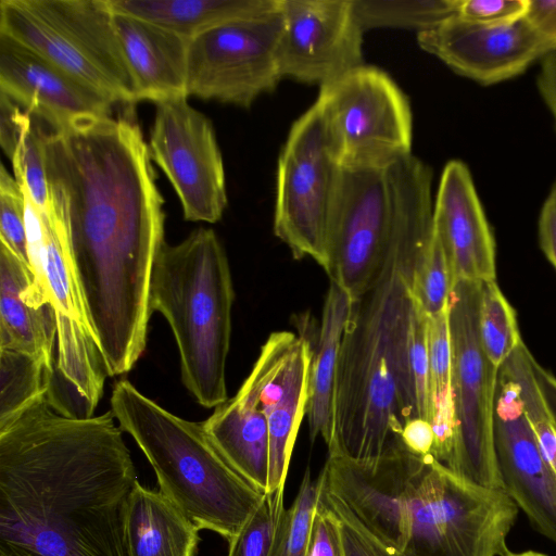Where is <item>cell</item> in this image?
I'll use <instances>...</instances> for the list:
<instances>
[{"instance_id": "22", "label": "cell", "mask_w": 556, "mask_h": 556, "mask_svg": "<svg viewBox=\"0 0 556 556\" xmlns=\"http://www.w3.org/2000/svg\"><path fill=\"white\" fill-rule=\"evenodd\" d=\"M31 283L30 267L0 243V349L42 361L54 377V315L49 306L34 307L23 298Z\"/></svg>"}, {"instance_id": "6", "label": "cell", "mask_w": 556, "mask_h": 556, "mask_svg": "<svg viewBox=\"0 0 556 556\" xmlns=\"http://www.w3.org/2000/svg\"><path fill=\"white\" fill-rule=\"evenodd\" d=\"M233 300L228 258L213 229L199 228L177 244L162 243L151 277L150 308L166 318L177 343L182 382L206 408L228 400Z\"/></svg>"}, {"instance_id": "41", "label": "cell", "mask_w": 556, "mask_h": 556, "mask_svg": "<svg viewBox=\"0 0 556 556\" xmlns=\"http://www.w3.org/2000/svg\"><path fill=\"white\" fill-rule=\"evenodd\" d=\"M539 241L546 258L556 269V184L545 199L539 216Z\"/></svg>"}, {"instance_id": "23", "label": "cell", "mask_w": 556, "mask_h": 556, "mask_svg": "<svg viewBox=\"0 0 556 556\" xmlns=\"http://www.w3.org/2000/svg\"><path fill=\"white\" fill-rule=\"evenodd\" d=\"M200 530L160 490L136 481L125 513L128 556H195Z\"/></svg>"}, {"instance_id": "43", "label": "cell", "mask_w": 556, "mask_h": 556, "mask_svg": "<svg viewBox=\"0 0 556 556\" xmlns=\"http://www.w3.org/2000/svg\"><path fill=\"white\" fill-rule=\"evenodd\" d=\"M538 88L556 124V49L542 58Z\"/></svg>"}, {"instance_id": "31", "label": "cell", "mask_w": 556, "mask_h": 556, "mask_svg": "<svg viewBox=\"0 0 556 556\" xmlns=\"http://www.w3.org/2000/svg\"><path fill=\"white\" fill-rule=\"evenodd\" d=\"M319 491L318 478L312 480L307 469L292 505L283 511L273 556L307 555Z\"/></svg>"}, {"instance_id": "16", "label": "cell", "mask_w": 556, "mask_h": 556, "mask_svg": "<svg viewBox=\"0 0 556 556\" xmlns=\"http://www.w3.org/2000/svg\"><path fill=\"white\" fill-rule=\"evenodd\" d=\"M494 446L504 491L533 528L556 544V479L526 418L518 386L504 366L496 387Z\"/></svg>"}, {"instance_id": "2", "label": "cell", "mask_w": 556, "mask_h": 556, "mask_svg": "<svg viewBox=\"0 0 556 556\" xmlns=\"http://www.w3.org/2000/svg\"><path fill=\"white\" fill-rule=\"evenodd\" d=\"M115 420L63 414L47 393L0 426V556H128L137 475Z\"/></svg>"}, {"instance_id": "11", "label": "cell", "mask_w": 556, "mask_h": 556, "mask_svg": "<svg viewBox=\"0 0 556 556\" xmlns=\"http://www.w3.org/2000/svg\"><path fill=\"white\" fill-rule=\"evenodd\" d=\"M281 30L279 0L271 11L224 23L190 40L188 96L250 108L282 78Z\"/></svg>"}, {"instance_id": "13", "label": "cell", "mask_w": 556, "mask_h": 556, "mask_svg": "<svg viewBox=\"0 0 556 556\" xmlns=\"http://www.w3.org/2000/svg\"><path fill=\"white\" fill-rule=\"evenodd\" d=\"M149 149L175 189L185 219L218 222L227 206V191L211 121L187 98L159 103Z\"/></svg>"}, {"instance_id": "9", "label": "cell", "mask_w": 556, "mask_h": 556, "mask_svg": "<svg viewBox=\"0 0 556 556\" xmlns=\"http://www.w3.org/2000/svg\"><path fill=\"white\" fill-rule=\"evenodd\" d=\"M341 167L387 168L410 154L409 102L381 70L362 65L324 85L316 100Z\"/></svg>"}, {"instance_id": "36", "label": "cell", "mask_w": 556, "mask_h": 556, "mask_svg": "<svg viewBox=\"0 0 556 556\" xmlns=\"http://www.w3.org/2000/svg\"><path fill=\"white\" fill-rule=\"evenodd\" d=\"M319 480V479H318ZM319 496L339 519L346 556H407L371 534L334 494L320 483Z\"/></svg>"}, {"instance_id": "3", "label": "cell", "mask_w": 556, "mask_h": 556, "mask_svg": "<svg viewBox=\"0 0 556 556\" xmlns=\"http://www.w3.org/2000/svg\"><path fill=\"white\" fill-rule=\"evenodd\" d=\"M391 231L383 266L352 303L336 377L328 454L374 463L403 447L402 430L419 418L410 372L414 277L433 235L432 172L416 157L387 170Z\"/></svg>"}, {"instance_id": "32", "label": "cell", "mask_w": 556, "mask_h": 556, "mask_svg": "<svg viewBox=\"0 0 556 556\" xmlns=\"http://www.w3.org/2000/svg\"><path fill=\"white\" fill-rule=\"evenodd\" d=\"M453 280L444 250L434 233L415 271L413 293L427 316L448 305Z\"/></svg>"}, {"instance_id": "8", "label": "cell", "mask_w": 556, "mask_h": 556, "mask_svg": "<svg viewBox=\"0 0 556 556\" xmlns=\"http://www.w3.org/2000/svg\"><path fill=\"white\" fill-rule=\"evenodd\" d=\"M481 283H454L448 301L455 438L445 465L477 484L503 489L494 446V409L498 370L481 345Z\"/></svg>"}, {"instance_id": "15", "label": "cell", "mask_w": 556, "mask_h": 556, "mask_svg": "<svg viewBox=\"0 0 556 556\" xmlns=\"http://www.w3.org/2000/svg\"><path fill=\"white\" fill-rule=\"evenodd\" d=\"M313 345L307 336L270 333L247 380L267 419L268 491L282 493L294 442L306 413Z\"/></svg>"}, {"instance_id": "25", "label": "cell", "mask_w": 556, "mask_h": 556, "mask_svg": "<svg viewBox=\"0 0 556 556\" xmlns=\"http://www.w3.org/2000/svg\"><path fill=\"white\" fill-rule=\"evenodd\" d=\"M114 14L132 16L186 39L224 23L276 9L279 0H106Z\"/></svg>"}, {"instance_id": "29", "label": "cell", "mask_w": 556, "mask_h": 556, "mask_svg": "<svg viewBox=\"0 0 556 556\" xmlns=\"http://www.w3.org/2000/svg\"><path fill=\"white\" fill-rule=\"evenodd\" d=\"M534 361L522 341L503 366L518 386L526 418L543 458L556 479V422L538 383Z\"/></svg>"}, {"instance_id": "30", "label": "cell", "mask_w": 556, "mask_h": 556, "mask_svg": "<svg viewBox=\"0 0 556 556\" xmlns=\"http://www.w3.org/2000/svg\"><path fill=\"white\" fill-rule=\"evenodd\" d=\"M479 331L484 354L496 368H501L522 342L516 312L496 280L481 283Z\"/></svg>"}, {"instance_id": "18", "label": "cell", "mask_w": 556, "mask_h": 556, "mask_svg": "<svg viewBox=\"0 0 556 556\" xmlns=\"http://www.w3.org/2000/svg\"><path fill=\"white\" fill-rule=\"evenodd\" d=\"M0 92L53 131H68L106 118L112 102L33 50L0 34Z\"/></svg>"}, {"instance_id": "28", "label": "cell", "mask_w": 556, "mask_h": 556, "mask_svg": "<svg viewBox=\"0 0 556 556\" xmlns=\"http://www.w3.org/2000/svg\"><path fill=\"white\" fill-rule=\"evenodd\" d=\"M53 374L25 353L0 349V426L48 393Z\"/></svg>"}, {"instance_id": "10", "label": "cell", "mask_w": 556, "mask_h": 556, "mask_svg": "<svg viewBox=\"0 0 556 556\" xmlns=\"http://www.w3.org/2000/svg\"><path fill=\"white\" fill-rule=\"evenodd\" d=\"M341 166L318 104L292 125L278 160L274 232L296 260L328 267V229Z\"/></svg>"}, {"instance_id": "24", "label": "cell", "mask_w": 556, "mask_h": 556, "mask_svg": "<svg viewBox=\"0 0 556 556\" xmlns=\"http://www.w3.org/2000/svg\"><path fill=\"white\" fill-rule=\"evenodd\" d=\"M353 300L330 281L309 369L306 417L312 442L321 437L327 446L332 437L333 397L340 349Z\"/></svg>"}, {"instance_id": "7", "label": "cell", "mask_w": 556, "mask_h": 556, "mask_svg": "<svg viewBox=\"0 0 556 556\" xmlns=\"http://www.w3.org/2000/svg\"><path fill=\"white\" fill-rule=\"evenodd\" d=\"M0 34L114 103L138 101L106 0H1Z\"/></svg>"}, {"instance_id": "17", "label": "cell", "mask_w": 556, "mask_h": 556, "mask_svg": "<svg viewBox=\"0 0 556 556\" xmlns=\"http://www.w3.org/2000/svg\"><path fill=\"white\" fill-rule=\"evenodd\" d=\"M417 42L457 74L486 86L522 74L551 51L526 17L482 25L456 14L418 33Z\"/></svg>"}, {"instance_id": "34", "label": "cell", "mask_w": 556, "mask_h": 556, "mask_svg": "<svg viewBox=\"0 0 556 556\" xmlns=\"http://www.w3.org/2000/svg\"><path fill=\"white\" fill-rule=\"evenodd\" d=\"M46 132L33 121L24 130L12 162L14 178L30 194L34 202L46 210L50 190L46 169Z\"/></svg>"}, {"instance_id": "39", "label": "cell", "mask_w": 556, "mask_h": 556, "mask_svg": "<svg viewBox=\"0 0 556 556\" xmlns=\"http://www.w3.org/2000/svg\"><path fill=\"white\" fill-rule=\"evenodd\" d=\"M31 123L30 114L7 94L0 92V143L3 152L12 161L24 130Z\"/></svg>"}, {"instance_id": "40", "label": "cell", "mask_w": 556, "mask_h": 556, "mask_svg": "<svg viewBox=\"0 0 556 556\" xmlns=\"http://www.w3.org/2000/svg\"><path fill=\"white\" fill-rule=\"evenodd\" d=\"M525 17L551 51L556 49V0H528Z\"/></svg>"}, {"instance_id": "37", "label": "cell", "mask_w": 556, "mask_h": 556, "mask_svg": "<svg viewBox=\"0 0 556 556\" xmlns=\"http://www.w3.org/2000/svg\"><path fill=\"white\" fill-rule=\"evenodd\" d=\"M528 0H459L457 15L482 25H504L526 16Z\"/></svg>"}, {"instance_id": "45", "label": "cell", "mask_w": 556, "mask_h": 556, "mask_svg": "<svg viewBox=\"0 0 556 556\" xmlns=\"http://www.w3.org/2000/svg\"><path fill=\"white\" fill-rule=\"evenodd\" d=\"M508 556H548L544 553L536 552V551H525L520 553H510Z\"/></svg>"}, {"instance_id": "27", "label": "cell", "mask_w": 556, "mask_h": 556, "mask_svg": "<svg viewBox=\"0 0 556 556\" xmlns=\"http://www.w3.org/2000/svg\"><path fill=\"white\" fill-rule=\"evenodd\" d=\"M459 0H352L355 17L365 31L391 27L431 29L457 14Z\"/></svg>"}, {"instance_id": "1", "label": "cell", "mask_w": 556, "mask_h": 556, "mask_svg": "<svg viewBox=\"0 0 556 556\" xmlns=\"http://www.w3.org/2000/svg\"><path fill=\"white\" fill-rule=\"evenodd\" d=\"M50 204L62 219L87 317L102 356L143 354L150 286L164 240V200L149 146L111 116L45 138Z\"/></svg>"}, {"instance_id": "38", "label": "cell", "mask_w": 556, "mask_h": 556, "mask_svg": "<svg viewBox=\"0 0 556 556\" xmlns=\"http://www.w3.org/2000/svg\"><path fill=\"white\" fill-rule=\"evenodd\" d=\"M306 556H346L339 519L320 496Z\"/></svg>"}, {"instance_id": "12", "label": "cell", "mask_w": 556, "mask_h": 556, "mask_svg": "<svg viewBox=\"0 0 556 556\" xmlns=\"http://www.w3.org/2000/svg\"><path fill=\"white\" fill-rule=\"evenodd\" d=\"M391 218L387 168L341 167L325 271L353 301L371 287L383 266Z\"/></svg>"}, {"instance_id": "42", "label": "cell", "mask_w": 556, "mask_h": 556, "mask_svg": "<svg viewBox=\"0 0 556 556\" xmlns=\"http://www.w3.org/2000/svg\"><path fill=\"white\" fill-rule=\"evenodd\" d=\"M401 439L409 452L419 456L432 455L434 434L430 421L424 418L409 420L402 430Z\"/></svg>"}, {"instance_id": "4", "label": "cell", "mask_w": 556, "mask_h": 556, "mask_svg": "<svg viewBox=\"0 0 556 556\" xmlns=\"http://www.w3.org/2000/svg\"><path fill=\"white\" fill-rule=\"evenodd\" d=\"M350 508L378 540L407 556H508L519 509L504 490L405 447L357 477Z\"/></svg>"}, {"instance_id": "26", "label": "cell", "mask_w": 556, "mask_h": 556, "mask_svg": "<svg viewBox=\"0 0 556 556\" xmlns=\"http://www.w3.org/2000/svg\"><path fill=\"white\" fill-rule=\"evenodd\" d=\"M428 354L429 421L434 434L431 454L446 465L455 438L448 305L439 314L428 316Z\"/></svg>"}, {"instance_id": "35", "label": "cell", "mask_w": 556, "mask_h": 556, "mask_svg": "<svg viewBox=\"0 0 556 556\" xmlns=\"http://www.w3.org/2000/svg\"><path fill=\"white\" fill-rule=\"evenodd\" d=\"M0 242L29 267L25 225V197L4 165L0 172Z\"/></svg>"}, {"instance_id": "21", "label": "cell", "mask_w": 556, "mask_h": 556, "mask_svg": "<svg viewBox=\"0 0 556 556\" xmlns=\"http://www.w3.org/2000/svg\"><path fill=\"white\" fill-rule=\"evenodd\" d=\"M203 426L227 463L252 485L267 493L268 425L252 384L245 379L237 394L215 407Z\"/></svg>"}, {"instance_id": "5", "label": "cell", "mask_w": 556, "mask_h": 556, "mask_svg": "<svg viewBox=\"0 0 556 556\" xmlns=\"http://www.w3.org/2000/svg\"><path fill=\"white\" fill-rule=\"evenodd\" d=\"M111 412L151 464L160 491L200 529L232 541L266 493L240 476L208 438L126 379L113 387Z\"/></svg>"}, {"instance_id": "19", "label": "cell", "mask_w": 556, "mask_h": 556, "mask_svg": "<svg viewBox=\"0 0 556 556\" xmlns=\"http://www.w3.org/2000/svg\"><path fill=\"white\" fill-rule=\"evenodd\" d=\"M433 230L446 255L453 285L496 280L495 241L465 163L450 161L433 204Z\"/></svg>"}, {"instance_id": "20", "label": "cell", "mask_w": 556, "mask_h": 556, "mask_svg": "<svg viewBox=\"0 0 556 556\" xmlns=\"http://www.w3.org/2000/svg\"><path fill=\"white\" fill-rule=\"evenodd\" d=\"M114 21L138 101L159 104L187 98L190 40L132 16L114 14Z\"/></svg>"}, {"instance_id": "14", "label": "cell", "mask_w": 556, "mask_h": 556, "mask_svg": "<svg viewBox=\"0 0 556 556\" xmlns=\"http://www.w3.org/2000/svg\"><path fill=\"white\" fill-rule=\"evenodd\" d=\"M280 11L282 78L321 87L364 65L352 0H280Z\"/></svg>"}, {"instance_id": "33", "label": "cell", "mask_w": 556, "mask_h": 556, "mask_svg": "<svg viewBox=\"0 0 556 556\" xmlns=\"http://www.w3.org/2000/svg\"><path fill=\"white\" fill-rule=\"evenodd\" d=\"M283 511V494L266 493L239 534L229 542L228 556H273Z\"/></svg>"}, {"instance_id": "44", "label": "cell", "mask_w": 556, "mask_h": 556, "mask_svg": "<svg viewBox=\"0 0 556 556\" xmlns=\"http://www.w3.org/2000/svg\"><path fill=\"white\" fill-rule=\"evenodd\" d=\"M533 367L540 389L556 422V376L541 366L536 359Z\"/></svg>"}]
</instances>
